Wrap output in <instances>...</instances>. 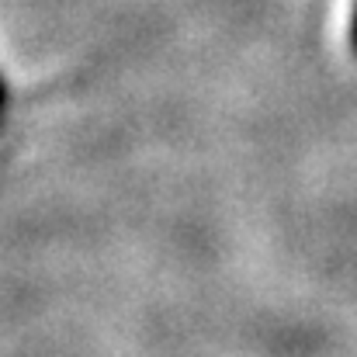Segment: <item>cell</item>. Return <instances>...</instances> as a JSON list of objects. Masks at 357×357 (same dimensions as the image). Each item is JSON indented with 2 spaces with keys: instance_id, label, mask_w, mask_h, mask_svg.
Instances as JSON below:
<instances>
[{
  "instance_id": "1",
  "label": "cell",
  "mask_w": 357,
  "mask_h": 357,
  "mask_svg": "<svg viewBox=\"0 0 357 357\" xmlns=\"http://www.w3.org/2000/svg\"><path fill=\"white\" fill-rule=\"evenodd\" d=\"M351 45H354V56H357V0H354V24H351Z\"/></svg>"
}]
</instances>
